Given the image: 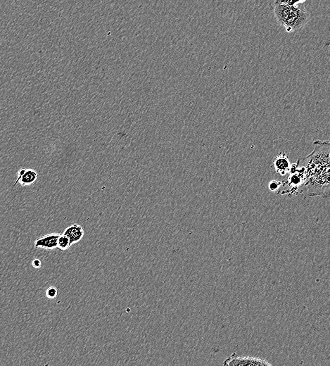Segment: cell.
<instances>
[{"instance_id":"cell-1","label":"cell","mask_w":330,"mask_h":366,"mask_svg":"<svg viewBox=\"0 0 330 366\" xmlns=\"http://www.w3.org/2000/svg\"><path fill=\"white\" fill-rule=\"evenodd\" d=\"M310 155L299 158L305 169L306 195L328 199L330 192V145L329 140H315Z\"/></svg>"},{"instance_id":"cell-2","label":"cell","mask_w":330,"mask_h":366,"mask_svg":"<svg viewBox=\"0 0 330 366\" xmlns=\"http://www.w3.org/2000/svg\"><path fill=\"white\" fill-rule=\"evenodd\" d=\"M290 173L287 180L282 181L277 194H287L288 196L297 194L299 188L304 186L305 169L304 166L300 163V160L291 166Z\"/></svg>"},{"instance_id":"cell-3","label":"cell","mask_w":330,"mask_h":366,"mask_svg":"<svg viewBox=\"0 0 330 366\" xmlns=\"http://www.w3.org/2000/svg\"><path fill=\"white\" fill-rule=\"evenodd\" d=\"M310 21V14L303 3L292 6L282 27L288 32H298L304 29Z\"/></svg>"},{"instance_id":"cell-4","label":"cell","mask_w":330,"mask_h":366,"mask_svg":"<svg viewBox=\"0 0 330 366\" xmlns=\"http://www.w3.org/2000/svg\"><path fill=\"white\" fill-rule=\"evenodd\" d=\"M224 366H272L266 359L253 356H238L236 354H233L223 363Z\"/></svg>"},{"instance_id":"cell-5","label":"cell","mask_w":330,"mask_h":366,"mask_svg":"<svg viewBox=\"0 0 330 366\" xmlns=\"http://www.w3.org/2000/svg\"><path fill=\"white\" fill-rule=\"evenodd\" d=\"M60 234L58 233H51L40 237L35 240L34 246L35 249H44L46 250H53L57 248V242Z\"/></svg>"},{"instance_id":"cell-6","label":"cell","mask_w":330,"mask_h":366,"mask_svg":"<svg viewBox=\"0 0 330 366\" xmlns=\"http://www.w3.org/2000/svg\"><path fill=\"white\" fill-rule=\"evenodd\" d=\"M291 7H292V6H289L285 4H279L276 1H274L271 4V10L273 13L275 20L279 26H283L287 16L290 14Z\"/></svg>"},{"instance_id":"cell-7","label":"cell","mask_w":330,"mask_h":366,"mask_svg":"<svg viewBox=\"0 0 330 366\" xmlns=\"http://www.w3.org/2000/svg\"><path fill=\"white\" fill-rule=\"evenodd\" d=\"M37 178H38V175L35 170L21 168L18 173V178L14 186L18 183L22 186L30 185L36 182Z\"/></svg>"},{"instance_id":"cell-8","label":"cell","mask_w":330,"mask_h":366,"mask_svg":"<svg viewBox=\"0 0 330 366\" xmlns=\"http://www.w3.org/2000/svg\"><path fill=\"white\" fill-rule=\"evenodd\" d=\"M273 165L276 172L279 173L282 176L290 173L291 166H292L288 156L285 152L279 153L274 158Z\"/></svg>"},{"instance_id":"cell-9","label":"cell","mask_w":330,"mask_h":366,"mask_svg":"<svg viewBox=\"0 0 330 366\" xmlns=\"http://www.w3.org/2000/svg\"><path fill=\"white\" fill-rule=\"evenodd\" d=\"M63 234L68 237L71 244L73 245L76 244L83 239L85 233L81 225H78V224H73V225L68 226L63 232Z\"/></svg>"},{"instance_id":"cell-10","label":"cell","mask_w":330,"mask_h":366,"mask_svg":"<svg viewBox=\"0 0 330 366\" xmlns=\"http://www.w3.org/2000/svg\"><path fill=\"white\" fill-rule=\"evenodd\" d=\"M71 246V243L68 237L63 234H60L58 242H57V248L61 251H65V250L69 249Z\"/></svg>"},{"instance_id":"cell-11","label":"cell","mask_w":330,"mask_h":366,"mask_svg":"<svg viewBox=\"0 0 330 366\" xmlns=\"http://www.w3.org/2000/svg\"><path fill=\"white\" fill-rule=\"evenodd\" d=\"M305 0H275L276 2L279 4H287L289 6H295L300 3L304 2Z\"/></svg>"},{"instance_id":"cell-12","label":"cell","mask_w":330,"mask_h":366,"mask_svg":"<svg viewBox=\"0 0 330 366\" xmlns=\"http://www.w3.org/2000/svg\"><path fill=\"white\" fill-rule=\"evenodd\" d=\"M57 295H58V291H57L56 287H50L46 291V296H47V298H56Z\"/></svg>"},{"instance_id":"cell-13","label":"cell","mask_w":330,"mask_h":366,"mask_svg":"<svg viewBox=\"0 0 330 366\" xmlns=\"http://www.w3.org/2000/svg\"><path fill=\"white\" fill-rule=\"evenodd\" d=\"M281 184H282V183L279 182V181H272V182L270 183L269 188L272 192L277 193L279 188H280Z\"/></svg>"},{"instance_id":"cell-14","label":"cell","mask_w":330,"mask_h":366,"mask_svg":"<svg viewBox=\"0 0 330 366\" xmlns=\"http://www.w3.org/2000/svg\"><path fill=\"white\" fill-rule=\"evenodd\" d=\"M32 265L35 269H40L41 266H42V263H41L40 259H35L32 261Z\"/></svg>"}]
</instances>
